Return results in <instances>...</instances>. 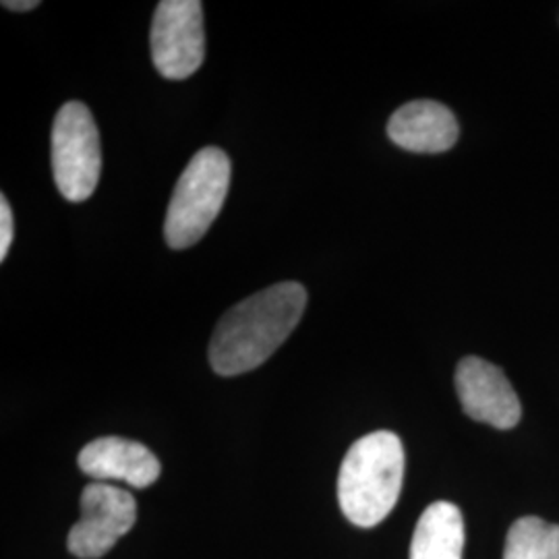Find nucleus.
<instances>
[{
	"label": "nucleus",
	"mask_w": 559,
	"mask_h": 559,
	"mask_svg": "<svg viewBox=\"0 0 559 559\" xmlns=\"http://www.w3.org/2000/svg\"><path fill=\"white\" fill-rule=\"evenodd\" d=\"M459 120L440 102L404 104L388 122V135L402 150L415 154H441L459 141Z\"/></svg>",
	"instance_id": "9"
},
{
	"label": "nucleus",
	"mask_w": 559,
	"mask_h": 559,
	"mask_svg": "<svg viewBox=\"0 0 559 559\" xmlns=\"http://www.w3.org/2000/svg\"><path fill=\"white\" fill-rule=\"evenodd\" d=\"M81 473L98 483L122 480L135 489H145L160 479V460L140 441L124 438H98L80 452Z\"/></svg>",
	"instance_id": "8"
},
{
	"label": "nucleus",
	"mask_w": 559,
	"mask_h": 559,
	"mask_svg": "<svg viewBox=\"0 0 559 559\" xmlns=\"http://www.w3.org/2000/svg\"><path fill=\"white\" fill-rule=\"evenodd\" d=\"M52 170L57 189L67 201H85L98 187L100 133L90 108L81 102H67L55 119Z\"/></svg>",
	"instance_id": "4"
},
{
	"label": "nucleus",
	"mask_w": 559,
	"mask_h": 559,
	"mask_svg": "<svg viewBox=\"0 0 559 559\" xmlns=\"http://www.w3.org/2000/svg\"><path fill=\"white\" fill-rule=\"evenodd\" d=\"M464 520L450 501H436L420 514L411 559H462Z\"/></svg>",
	"instance_id": "10"
},
{
	"label": "nucleus",
	"mask_w": 559,
	"mask_h": 559,
	"mask_svg": "<svg viewBox=\"0 0 559 559\" xmlns=\"http://www.w3.org/2000/svg\"><path fill=\"white\" fill-rule=\"evenodd\" d=\"M307 299L299 282H280L235 305L210 342L212 369L224 378L258 369L295 332Z\"/></svg>",
	"instance_id": "1"
},
{
	"label": "nucleus",
	"mask_w": 559,
	"mask_h": 559,
	"mask_svg": "<svg viewBox=\"0 0 559 559\" xmlns=\"http://www.w3.org/2000/svg\"><path fill=\"white\" fill-rule=\"evenodd\" d=\"M404 479V448L396 433L376 431L355 441L342 460L338 501L353 524L371 528L394 510Z\"/></svg>",
	"instance_id": "2"
},
{
	"label": "nucleus",
	"mask_w": 559,
	"mask_h": 559,
	"mask_svg": "<svg viewBox=\"0 0 559 559\" xmlns=\"http://www.w3.org/2000/svg\"><path fill=\"white\" fill-rule=\"evenodd\" d=\"M230 187V158L221 147H203L182 170L164 222L170 249H187L203 239L218 218Z\"/></svg>",
	"instance_id": "3"
},
{
	"label": "nucleus",
	"mask_w": 559,
	"mask_h": 559,
	"mask_svg": "<svg viewBox=\"0 0 559 559\" xmlns=\"http://www.w3.org/2000/svg\"><path fill=\"white\" fill-rule=\"evenodd\" d=\"M456 392L464 413L471 419L496 429H512L519 425L522 406L512 383L500 367L466 357L456 369Z\"/></svg>",
	"instance_id": "7"
},
{
	"label": "nucleus",
	"mask_w": 559,
	"mask_h": 559,
	"mask_svg": "<svg viewBox=\"0 0 559 559\" xmlns=\"http://www.w3.org/2000/svg\"><path fill=\"white\" fill-rule=\"evenodd\" d=\"M81 516L69 531L67 547L81 559L106 556L138 520L135 498L108 483H90L81 493Z\"/></svg>",
	"instance_id": "6"
},
{
	"label": "nucleus",
	"mask_w": 559,
	"mask_h": 559,
	"mask_svg": "<svg viewBox=\"0 0 559 559\" xmlns=\"http://www.w3.org/2000/svg\"><path fill=\"white\" fill-rule=\"evenodd\" d=\"M503 559H559V526L526 516L512 524Z\"/></svg>",
	"instance_id": "11"
},
{
	"label": "nucleus",
	"mask_w": 559,
	"mask_h": 559,
	"mask_svg": "<svg viewBox=\"0 0 559 559\" xmlns=\"http://www.w3.org/2000/svg\"><path fill=\"white\" fill-rule=\"evenodd\" d=\"M152 60L162 78L187 80L205 57L200 0H162L152 21Z\"/></svg>",
	"instance_id": "5"
},
{
	"label": "nucleus",
	"mask_w": 559,
	"mask_h": 559,
	"mask_svg": "<svg viewBox=\"0 0 559 559\" xmlns=\"http://www.w3.org/2000/svg\"><path fill=\"white\" fill-rule=\"evenodd\" d=\"M2 7L4 9H9V11H32V9H38L40 7V2L38 0H4L2 2Z\"/></svg>",
	"instance_id": "13"
},
{
	"label": "nucleus",
	"mask_w": 559,
	"mask_h": 559,
	"mask_svg": "<svg viewBox=\"0 0 559 559\" xmlns=\"http://www.w3.org/2000/svg\"><path fill=\"white\" fill-rule=\"evenodd\" d=\"M13 242V212L7 198H0V261L7 260Z\"/></svg>",
	"instance_id": "12"
}]
</instances>
